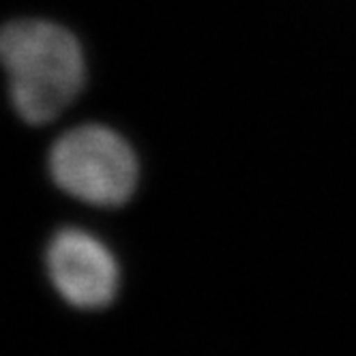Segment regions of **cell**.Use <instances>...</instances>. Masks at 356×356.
I'll list each match as a JSON object with an SVG mask.
<instances>
[{"label":"cell","instance_id":"obj_2","mask_svg":"<svg viewBox=\"0 0 356 356\" xmlns=\"http://www.w3.org/2000/svg\"><path fill=\"white\" fill-rule=\"evenodd\" d=\"M47 168L58 189L92 207L124 204L140 181L134 148L104 124L65 131L49 148Z\"/></svg>","mask_w":356,"mask_h":356},{"label":"cell","instance_id":"obj_3","mask_svg":"<svg viewBox=\"0 0 356 356\" xmlns=\"http://www.w3.org/2000/svg\"><path fill=\"white\" fill-rule=\"evenodd\" d=\"M45 268L54 290L78 309H104L116 298L120 268L104 241L80 227H65L45 251Z\"/></svg>","mask_w":356,"mask_h":356},{"label":"cell","instance_id":"obj_1","mask_svg":"<svg viewBox=\"0 0 356 356\" xmlns=\"http://www.w3.org/2000/svg\"><path fill=\"white\" fill-rule=\"evenodd\" d=\"M0 67L9 78L11 104L29 124L58 118L86 82L80 41L49 19H13L0 26Z\"/></svg>","mask_w":356,"mask_h":356}]
</instances>
